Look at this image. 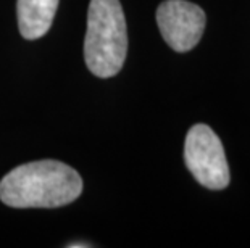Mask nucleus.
<instances>
[{"label": "nucleus", "mask_w": 250, "mask_h": 248, "mask_svg": "<svg viewBox=\"0 0 250 248\" xmlns=\"http://www.w3.org/2000/svg\"><path fill=\"white\" fill-rule=\"evenodd\" d=\"M157 24L165 42L184 54L200 42L207 17L199 5L188 0H165L157 8Z\"/></svg>", "instance_id": "20e7f679"}, {"label": "nucleus", "mask_w": 250, "mask_h": 248, "mask_svg": "<svg viewBox=\"0 0 250 248\" xmlns=\"http://www.w3.org/2000/svg\"><path fill=\"white\" fill-rule=\"evenodd\" d=\"M70 248H79V247H90L89 244H71V245H68Z\"/></svg>", "instance_id": "423d86ee"}, {"label": "nucleus", "mask_w": 250, "mask_h": 248, "mask_svg": "<svg viewBox=\"0 0 250 248\" xmlns=\"http://www.w3.org/2000/svg\"><path fill=\"white\" fill-rule=\"evenodd\" d=\"M184 161L195 181L210 191L229 186L231 174L220 137L207 124H194L184 142Z\"/></svg>", "instance_id": "7ed1b4c3"}, {"label": "nucleus", "mask_w": 250, "mask_h": 248, "mask_svg": "<svg viewBox=\"0 0 250 248\" xmlns=\"http://www.w3.org/2000/svg\"><path fill=\"white\" fill-rule=\"evenodd\" d=\"M58 0H17L18 28L24 39H41L49 33Z\"/></svg>", "instance_id": "39448f33"}, {"label": "nucleus", "mask_w": 250, "mask_h": 248, "mask_svg": "<svg viewBox=\"0 0 250 248\" xmlns=\"http://www.w3.org/2000/svg\"><path fill=\"white\" fill-rule=\"evenodd\" d=\"M127 54V29L120 0H90L84 60L97 77L118 75Z\"/></svg>", "instance_id": "f03ea898"}, {"label": "nucleus", "mask_w": 250, "mask_h": 248, "mask_svg": "<svg viewBox=\"0 0 250 248\" xmlns=\"http://www.w3.org/2000/svg\"><path fill=\"white\" fill-rule=\"evenodd\" d=\"M83 192L81 176L62 161L41 160L20 165L0 182V200L12 208H58Z\"/></svg>", "instance_id": "f257e3e1"}]
</instances>
